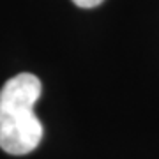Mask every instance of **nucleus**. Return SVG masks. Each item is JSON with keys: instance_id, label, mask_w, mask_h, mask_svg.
<instances>
[{"instance_id": "2", "label": "nucleus", "mask_w": 159, "mask_h": 159, "mask_svg": "<svg viewBox=\"0 0 159 159\" xmlns=\"http://www.w3.org/2000/svg\"><path fill=\"white\" fill-rule=\"evenodd\" d=\"M104 0H73V4H76L81 9H92V7H97Z\"/></svg>"}, {"instance_id": "1", "label": "nucleus", "mask_w": 159, "mask_h": 159, "mask_svg": "<svg viewBox=\"0 0 159 159\" xmlns=\"http://www.w3.org/2000/svg\"><path fill=\"white\" fill-rule=\"evenodd\" d=\"M41 80L21 73L7 80L0 90V148L11 156H25L43 140V124L34 113L41 97Z\"/></svg>"}]
</instances>
